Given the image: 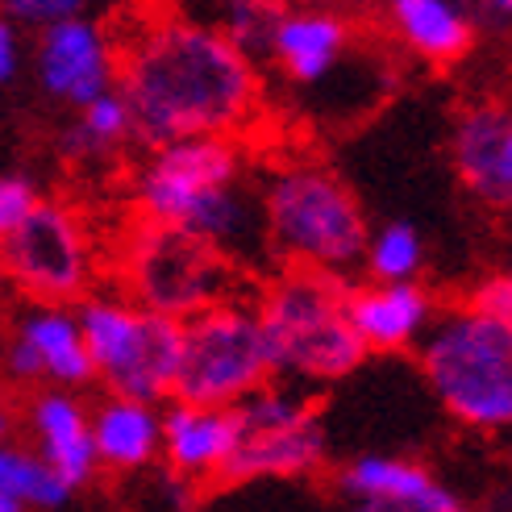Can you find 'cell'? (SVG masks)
I'll return each mask as SVG.
<instances>
[{"label": "cell", "mask_w": 512, "mask_h": 512, "mask_svg": "<svg viewBox=\"0 0 512 512\" xmlns=\"http://www.w3.org/2000/svg\"><path fill=\"white\" fill-rule=\"evenodd\" d=\"M75 492L42 463L34 446H17L0 438V512H25V508H63Z\"/></svg>", "instance_id": "obj_21"}, {"label": "cell", "mask_w": 512, "mask_h": 512, "mask_svg": "<svg viewBox=\"0 0 512 512\" xmlns=\"http://www.w3.org/2000/svg\"><path fill=\"white\" fill-rule=\"evenodd\" d=\"M5 9L21 30H46L55 21H67V17H84L92 9V0H5Z\"/></svg>", "instance_id": "obj_25"}, {"label": "cell", "mask_w": 512, "mask_h": 512, "mask_svg": "<svg viewBox=\"0 0 512 512\" xmlns=\"http://www.w3.org/2000/svg\"><path fill=\"white\" fill-rule=\"evenodd\" d=\"M42 200V192L25 175H0V238L30 217V209Z\"/></svg>", "instance_id": "obj_26"}, {"label": "cell", "mask_w": 512, "mask_h": 512, "mask_svg": "<svg viewBox=\"0 0 512 512\" xmlns=\"http://www.w3.org/2000/svg\"><path fill=\"white\" fill-rule=\"evenodd\" d=\"M21 55H25V50H21V25L9 13H0V84L17 80Z\"/></svg>", "instance_id": "obj_28"}, {"label": "cell", "mask_w": 512, "mask_h": 512, "mask_svg": "<svg viewBox=\"0 0 512 512\" xmlns=\"http://www.w3.org/2000/svg\"><path fill=\"white\" fill-rule=\"evenodd\" d=\"M346 321L367 354H400L417 346L433 321V296L421 279H371L346 288Z\"/></svg>", "instance_id": "obj_17"}, {"label": "cell", "mask_w": 512, "mask_h": 512, "mask_svg": "<svg viewBox=\"0 0 512 512\" xmlns=\"http://www.w3.org/2000/svg\"><path fill=\"white\" fill-rule=\"evenodd\" d=\"M121 279L142 309L184 321L217 300H234L238 267L225 250L184 225L142 221L121 254Z\"/></svg>", "instance_id": "obj_7"}, {"label": "cell", "mask_w": 512, "mask_h": 512, "mask_svg": "<svg viewBox=\"0 0 512 512\" xmlns=\"http://www.w3.org/2000/svg\"><path fill=\"white\" fill-rule=\"evenodd\" d=\"M388 25L404 50L433 67L463 63L479 42L475 21L458 0H388Z\"/></svg>", "instance_id": "obj_20"}, {"label": "cell", "mask_w": 512, "mask_h": 512, "mask_svg": "<svg viewBox=\"0 0 512 512\" xmlns=\"http://www.w3.org/2000/svg\"><path fill=\"white\" fill-rule=\"evenodd\" d=\"M363 271L371 279H421L425 271V238L417 225L388 221L363 246Z\"/></svg>", "instance_id": "obj_23"}, {"label": "cell", "mask_w": 512, "mask_h": 512, "mask_svg": "<svg viewBox=\"0 0 512 512\" xmlns=\"http://www.w3.org/2000/svg\"><path fill=\"white\" fill-rule=\"evenodd\" d=\"M0 5H5V0H0Z\"/></svg>", "instance_id": "obj_33"}, {"label": "cell", "mask_w": 512, "mask_h": 512, "mask_svg": "<svg viewBox=\"0 0 512 512\" xmlns=\"http://www.w3.org/2000/svg\"><path fill=\"white\" fill-rule=\"evenodd\" d=\"M267 246L284 263L317 267L329 275H350L363 267V246L371 225L354 188L325 163H284L259 196Z\"/></svg>", "instance_id": "obj_2"}, {"label": "cell", "mask_w": 512, "mask_h": 512, "mask_svg": "<svg viewBox=\"0 0 512 512\" xmlns=\"http://www.w3.org/2000/svg\"><path fill=\"white\" fill-rule=\"evenodd\" d=\"M238 438L217 475V488L254 479H300L325 467V425L309 383L275 375L238 404Z\"/></svg>", "instance_id": "obj_6"}, {"label": "cell", "mask_w": 512, "mask_h": 512, "mask_svg": "<svg viewBox=\"0 0 512 512\" xmlns=\"http://www.w3.org/2000/svg\"><path fill=\"white\" fill-rule=\"evenodd\" d=\"M421 371L446 413L479 433L512 421V321L454 309L425 325Z\"/></svg>", "instance_id": "obj_4"}, {"label": "cell", "mask_w": 512, "mask_h": 512, "mask_svg": "<svg viewBox=\"0 0 512 512\" xmlns=\"http://www.w3.org/2000/svg\"><path fill=\"white\" fill-rule=\"evenodd\" d=\"M21 421L30 429L34 450L42 454V463L55 471L71 492H84L88 483H96V446L88 429V404L75 396V388H30L21 408Z\"/></svg>", "instance_id": "obj_15"}, {"label": "cell", "mask_w": 512, "mask_h": 512, "mask_svg": "<svg viewBox=\"0 0 512 512\" xmlns=\"http://www.w3.org/2000/svg\"><path fill=\"white\" fill-rule=\"evenodd\" d=\"M267 379H275V363L254 309L217 300L179 321V367L171 383L175 400L238 404Z\"/></svg>", "instance_id": "obj_8"}, {"label": "cell", "mask_w": 512, "mask_h": 512, "mask_svg": "<svg viewBox=\"0 0 512 512\" xmlns=\"http://www.w3.org/2000/svg\"><path fill=\"white\" fill-rule=\"evenodd\" d=\"M5 246V284L25 300L75 304L96 284V246L84 217L63 200H38Z\"/></svg>", "instance_id": "obj_9"}, {"label": "cell", "mask_w": 512, "mask_h": 512, "mask_svg": "<svg viewBox=\"0 0 512 512\" xmlns=\"http://www.w3.org/2000/svg\"><path fill=\"white\" fill-rule=\"evenodd\" d=\"M475 13L488 25H508L512 17V0H475Z\"/></svg>", "instance_id": "obj_29"}, {"label": "cell", "mask_w": 512, "mask_h": 512, "mask_svg": "<svg viewBox=\"0 0 512 512\" xmlns=\"http://www.w3.org/2000/svg\"><path fill=\"white\" fill-rule=\"evenodd\" d=\"M304 5H317V9H334V13H358V9H367L371 0H304Z\"/></svg>", "instance_id": "obj_31"}, {"label": "cell", "mask_w": 512, "mask_h": 512, "mask_svg": "<svg viewBox=\"0 0 512 512\" xmlns=\"http://www.w3.org/2000/svg\"><path fill=\"white\" fill-rule=\"evenodd\" d=\"M117 88L130 105L134 138L159 146L196 134H238L259 105L254 59L217 25L167 17L125 50Z\"/></svg>", "instance_id": "obj_1"}, {"label": "cell", "mask_w": 512, "mask_h": 512, "mask_svg": "<svg viewBox=\"0 0 512 512\" xmlns=\"http://www.w3.org/2000/svg\"><path fill=\"white\" fill-rule=\"evenodd\" d=\"M242 179V155L225 134H196L159 142L134 184V204L142 221L188 225L196 204Z\"/></svg>", "instance_id": "obj_10"}, {"label": "cell", "mask_w": 512, "mask_h": 512, "mask_svg": "<svg viewBox=\"0 0 512 512\" xmlns=\"http://www.w3.org/2000/svg\"><path fill=\"white\" fill-rule=\"evenodd\" d=\"M350 42H354V21L346 13L304 5L296 13L284 9L267 55L279 63V71H284L292 84L317 88L338 75L342 59L350 55Z\"/></svg>", "instance_id": "obj_18"}, {"label": "cell", "mask_w": 512, "mask_h": 512, "mask_svg": "<svg viewBox=\"0 0 512 512\" xmlns=\"http://www.w3.org/2000/svg\"><path fill=\"white\" fill-rule=\"evenodd\" d=\"M134 138V117L130 105H125L121 88H105L100 96H92L88 105H80V117L63 134V155L71 163H92V159H105L113 155L117 146H125Z\"/></svg>", "instance_id": "obj_22"}, {"label": "cell", "mask_w": 512, "mask_h": 512, "mask_svg": "<svg viewBox=\"0 0 512 512\" xmlns=\"http://www.w3.org/2000/svg\"><path fill=\"white\" fill-rule=\"evenodd\" d=\"M0 288H5V246H0Z\"/></svg>", "instance_id": "obj_32"}, {"label": "cell", "mask_w": 512, "mask_h": 512, "mask_svg": "<svg viewBox=\"0 0 512 512\" xmlns=\"http://www.w3.org/2000/svg\"><path fill=\"white\" fill-rule=\"evenodd\" d=\"M0 375L9 388H88L96 383L92 358L80 334V317L71 304L55 300H30L17 313L9 342L0 350Z\"/></svg>", "instance_id": "obj_11"}, {"label": "cell", "mask_w": 512, "mask_h": 512, "mask_svg": "<svg viewBox=\"0 0 512 512\" xmlns=\"http://www.w3.org/2000/svg\"><path fill=\"white\" fill-rule=\"evenodd\" d=\"M13 429H17V404H13L5 383H0V438H9Z\"/></svg>", "instance_id": "obj_30"}, {"label": "cell", "mask_w": 512, "mask_h": 512, "mask_svg": "<svg viewBox=\"0 0 512 512\" xmlns=\"http://www.w3.org/2000/svg\"><path fill=\"white\" fill-rule=\"evenodd\" d=\"M454 175L483 209L508 213L512 204V113L500 100H475L450 130Z\"/></svg>", "instance_id": "obj_12"}, {"label": "cell", "mask_w": 512, "mask_h": 512, "mask_svg": "<svg viewBox=\"0 0 512 512\" xmlns=\"http://www.w3.org/2000/svg\"><path fill=\"white\" fill-rule=\"evenodd\" d=\"M80 334L92 358L96 383L113 396L134 400H171L179 367V321L117 292H88L75 300Z\"/></svg>", "instance_id": "obj_5"}, {"label": "cell", "mask_w": 512, "mask_h": 512, "mask_svg": "<svg viewBox=\"0 0 512 512\" xmlns=\"http://www.w3.org/2000/svg\"><path fill=\"white\" fill-rule=\"evenodd\" d=\"M88 429L96 446V467L109 475L146 471L163 450V413L159 404L113 396L88 408Z\"/></svg>", "instance_id": "obj_19"}, {"label": "cell", "mask_w": 512, "mask_h": 512, "mask_svg": "<svg viewBox=\"0 0 512 512\" xmlns=\"http://www.w3.org/2000/svg\"><path fill=\"white\" fill-rule=\"evenodd\" d=\"M467 309L483 313V317H496V321H512V279L508 275H492L471 292Z\"/></svg>", "instance_id": "obj_27"}, {"label": "cell", "mask_w": 512, "mask_h": 512, "mask_svg": "<svg viewBox=\"0 0 512 512\" xmlns=\"http://www.w3.org/2000/svg\"><path fill=\"white\" fill-rule=\"evenodd\" d=\"M38 84L46 96L80 109L117 84V59L105 30L84 13L38 30Z\"/></svg>", "instance_id": "obj_13"}, {"label": "cell", "mask_w": 512, "mask_h": 512, "mask_svg": "<svg viewBox=\"0 0 512 512\" xmlns=\"http://www.w3.org/2000/svg\"><path fill=\"white\" fill-rule=\"evenodd\" d=\"M284 0H221V21L217 30L234 42L242 55L250 59H263L271 50L275 38V25L284 17Z\"/></svg>", "instance_id": "obj_24"}, {"label": "cell", "mask_w": 512, "mask_h": 512, "mask_svg": "<svg viewBox=\"0 0 512 512\" xmlns=\"http://www.w3.org/2000/svg\"><path fill=\"white\" fill-rule=\"evenodd\" d=\"M259 325L275 375L300 383H334L367 363V346L346 321V279L288 263L259 300Z\"/></svg>", "instance_id": "obj_3"}, {"label": "cell", "mask_w": 512, "mask_h": 512, "mask_svg": "<svg viewBox=\"0 0 512 512\" xmlns=\"http://www.w3.org/2000/svg\"><path fill=\"white\" fill-rule=\"evenodd\" d=\"M175 400V396H171ZM238 438V408L234 404H192L175 400L163 413V450L167 475L179 488H217L229 450Z\"/></svg>", "instance_id": "obj_14"}, {"label": "cell", "mask_w": 512, "mask_h": 512, "mask_svg": "<svg viewBox=\"0 0 512 512\" xmlns=\"http://www.w3.org/2000/svg\"><path fill=\"white\" fill-rule=\"evenodd\" d=\"M338 492L371 512H458V500L429 467L396 454H363L338 475Z\"/></svg>", "instance_id": "obj_16"}]
</instances>
